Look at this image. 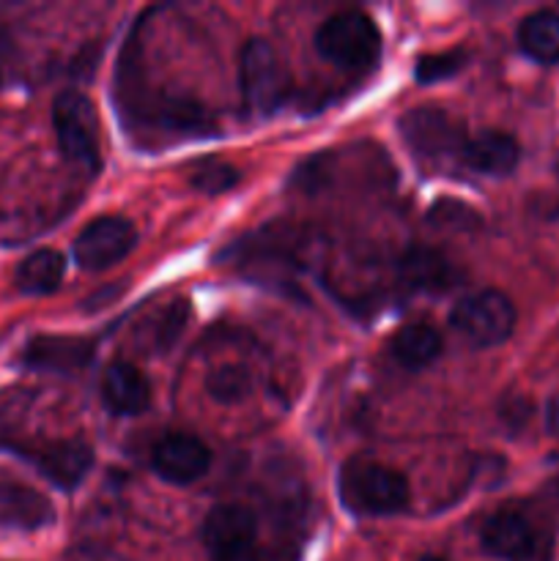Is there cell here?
<instances>
[{
	"label": "cell",
	"instance_id": "obj_14",
	"mask_svg": "<svg viewBox=\"0 0 559 561\" xmlns=\"http://www.w3.org/2000/svg\"><path fill=\"white\" fill-rule=\"evenodd\" d=\"M31 463L47 477L53 485L75 491L93 466V449L85 442H55L33 449Z\"/></svg>",
	"mask_w": 559,
	"mask_h": 561
},
{
	"label": "cell",
	"instance_id": "obj_23",
	"mask_svg": "<svg viewBox=\"0 0 559 561\" xmlns=\"http://www.w3.org/2000/svg\"><path fill=\"white\" fill-rule=\"evenodd\" d=\"M431 222L447 225V228H455V230H464V228H475L477 217L466 206L444 201L431 211Z\"/></svg>",
	"mask_w": 559,
	"mask_h": 561
},
{
	"label": "cell",
	"instance_id": "obj_18",
	"mask_svg": "<svg viewBox=\"0 0 559 561\" xmlns=\"http://www.w3.org/2000/svg\"><path fill=\"white\" fill-rule=\"evenodd\" d=\"M518 44L532 60L554 66L559 64V14L535 11L518 27Z\"/></svg>",
	"mask_w": 559,
	"mask_h": 561
},
{
	"label": "cell",
	"instance_id": "obj_4",
	"mask_svg": "<svg viewBox=\"0 0 559 561\" xmlns=\"http://www.w3.org/2000/svg\"><path fill=\"white\" fill-rule=\"evenodd\" d=\"M53 124L66 159L96 170L102 164L99 115L91 99L80 91H64L53 104Z\"/></svg>",
	"mask_w": 559,
	"mask_h": 561
},
{
	"label": "cell",
	"instance_id": "obj_21",
	"mask_svg": "<svg viewBox=\"0 0 559 561\" xmlns=\"http://www.w3.org/2000/svg\"><path fill=\"white\" fill-rule=\"evenodd\" d=\"M464 66H466L464 49H449V53L425 55V58L417 60V80H420V82L447 80V77L458 75Z\"/></svg>",
	"mask_w": 559,
	"mask_h": 561
},
{
	"label": "cell",
	"instance_id": "obj_5",
	"mask_svg": "<svg viewBox=\"0 0 559 561\" xmlns=\"http://www.w3.org/2000/svg\"><path fill=\"white\" fill-rule=\"evenodd\" d=\"M453 329H458L469 343L480 348L504 343L515 329V305L499 290H480L455 305L449 316Z\"/></svg>",
	"mask_w": 559,
	"mask_h": 561
},
{
	"label": "cell",
	"instance_id": "obj_15",
	"mask_svg": "<svg viewBox=\"0 0 559 561\" xmlns=\"http://www.w3.org/2000/svg\"><path fill=\"white\" fill-rule=\"evenodd\" d=\"M521 159V148L515 137L504 131H482L477 137H466L460 162L475 173L486 175H507L513 173Z\"/></svg>",
	"mask_w": 559,
	"mask_h": 561
},
{
	"label": "cell",
	"instance_id": "obj_8",
	"mask_svg": "<svg viewBox=\"0 0 559 561\" xmlns=\"http://www.w3.org/2000/svg\"><path fill=\"white\" fill-rule=\"evenodd\" d=\"M137 233L129 219L99 217L77 236L75 261L88 272H102L124 261L135 247Z\"/></svg>",
	"mask_w": 559,
	"mask_h": 561
},
{
	"label": "cell",
	"instance_id": "obj_26",
	"mask_svg": "<svg viewBox=\"0 0 559 561\" xmlns=\"http://www.w3.org/2000/svg\"><path fill=\"white\" fill-rule=\"evenodd\" d=\"M417 561H444V559H436V557H422V559H417Z\"/></svg>",
	"mask_w": 559,
	"mask_h": 561
},
{
	"label": "cell",
	"instance_id": "obj_19",
	"mask_svg": "<svg viewBox=\"0 0 559 561\" xmlns=\"http://www.w3.org/2000/svg\"><path fill=\"white\" fill-rule=\"evenodd\" d=\"M66 274V257L55 250H38L27 255L16 268V288L22 294L44 296L58 290Z\"/></svg>",
	"mask_w": 559,
	"mask_h": 561
},
{
	"label": "cell",
	"instance_id": "obj_20",
	"mask_svg": "<svg viewBox=\"0 0 559 561\" xmlns=\"http://www.w3.org/2000/svg\"><path fill=\"white\" fill-rule=\"evenodd\" d=\"M206 392L223 405L241 403V400L252 392V378L244 367L223 365V367H217V370L208 373Z\"/></svg>",
	"mask_w": 559,
	"mask_h": 561
},
{
	"label": "cell",
	"instance_id": "obj_24",
	"mask_svg": "<svg viewBox=\"0 0 559 561\" xmlns=\"http://www.w3.org/2000/svg\"><path fill=\"white\" fill-rule=\"evenodd\" d=\"M11 69H14V44H11L9 33L0 27V85L9 80Z\"/></svg>",
	"mask_w": 559,
	"mask_h": 561
},
{
	"label": "cell",
	"instance_id": "obj_3",
	"mask_svg": "<svg viewBox=\"0 0 559 561\" xmlns=\"http://www.w3.org/2000/svg\"><path fill=\"white\" fill-rule=\"evenodd\" d=\"M239 85L247 110L258 115H269L288 96V71L274 53L272 44L252 38L244 44L239 58Z\"/></svg>",
	"mask_w": 559,
	"mask_h": 561
},
{
	"label": "cell",
	"instance_id": "obj_13",
	"mask_svg": "<svg viewBox=\"0 0 559 561\" xmlns=\"http://www.w3.org/2000/svg\"><path fill=\"white\" fill-rule=\"evenodd\" d=\"M398 274L406 288L420 294H447L460 283V272L449 257L431 247H411L398 263Z\"/></svg>",
	"mask_w": 559,
	"mask_h": 561
},
{
	"label": "cell",
	"instance_id": "obj_2",
	"mask_svg": "<svg viewBox=\"0 0 559 561\" xmlns=\"http://www.w3.org/2000/svg\"><path fill=\"white\" fill-rule=\"evenodd\" d=\"M316 47L332 64L345 69H367L381 55V33L362 11H340L318 27Z\"/></svg>",
	"mask_w": 559,
	"mask_h": 561
},
{
	"label": "cell",
	"instance_id": "obj_11",
	"mask_svg": "<svg viewBox=\"0 0 559 561\" xmlns=\"http://www.w3.org/2000/svg\"><path fill=\"white\" fill-rule=\"evenodd\" d=\"M93 359V343L85 337H60V334H42V337H33L25 345V354L22 362L33 370L42 373H71L82 370V367L91 365Z\"/></svg>",
	"mask_w": 559,
	"mask_h": 561
},
{
	"label": "cell",
	"instance_id": "obj_12",
	"mask_svg": "<svg viewBox=\"0 0 559 561\" xmlns=\"http://www.w3.org/2000/svg\"><path fill=\"white\" fill-rule=\"evenodd\" d=\"M480 542L491 557L502 561H529L535 553L537 537L524 515L502 510L482 524Z\"/></svg>",
	"mask_w": 559,
	"mask_h": 561
},
{
	"label": "cell",
	"instance_id": "obj_1",
	"mask_svg": "<svg viewBox=\"0 0 559 561\" xmlns=\"http://www.w3.org/2000/svg\"><path fill=\"white\" fill-rule=\"evenodd\" d=\"M338 493L345 510L354 515H398L409 507V482L400 471L376 460H351L340 469Z\"/></svg>",
	"mask_w": 559,
	"mask_h": 561
},
{
	"label": "cell",
	"instance_id": "obj_7",
	"mask_svg": "<svg viewBox=\"0 0 559 561\" xmlns=\"http://www.w3.org/2000/svg\"><path fill=\"white\" fill-rule=\"evenodd\" d=\"M464 131V124L442 107H414L400 118L403 140L431 162H444V159L455 157L460 159L466 142Z\"/></svg>",
	"mask_w": 559,
	"mask_h": 561
},
{
	"label": "cell",
	"instance_id": "obj_22",
	"mask_svg": "<svg viewBox=\"0 0 559 561\" xmlns=\"http://www.w3.org/2000/svg\"><path fill=\"white\" fill-rule=\"evenodd\" d=\"M192 181H195V186L201 192L217 195V192H225L228 186H233L239 181V173L233 168H228V164H206V168L192 175Z\"/></svg>",
	"mask_w": 559,
	"mask_h": 561
},
{
	"label": "cell",
	"instance_id": "obj_17",
	"mask_svg": "<svg viewBox=\"0 0 559 561\" xmlns=\"http://www.w3.org/2000/svg\"><path fill=\"white\" fill-rule=\"evenodd\" d=\"M395 362L406 370H422L442 354V334L431 323H409L389 343Z\"/></svg>",
	"mask_w": 559,
	"mask_h": 561
},
{
	"label": "cell",
	"instance_id": "obj_10",
	"mask_svg": "<svg viewBox=\"0 0 559 561\" xmlns=\"http://www.w3.org/2000/svg\"><path fill=\"white\" fill-rule=\"evenodd\" d=\"M55 520V510L47 496L22 485L9 474H0V526L3 529L36 531Z\"/></svg>",
	"mask_w": 559,
	"mask_h": 561
},
{
	"label": "cell",
	"instance_id": "obj_6",
	"mask_svg": "<svg viewBox=\"0 0 559 561\" xmlns=\"http://www.w3.org/2000/svg\"><path fill=\"white\" fill-rule=\"evenodd\" d=\"M203 542L212 561H263L258 548V520L252 510L241 504L214 507L203 524Z\"/></svg>",
	"mask_w": 559,
	"mask_h": 561
},
{
	"label": "cell",
	"instance_id": "obj_16",
	"mask_svg": "<svg viewBox=\"0 0 559 561\" xmlns=\"http://www.w3.org/2000/svg\"><path fill=\"white\" fill-rule=\"evenodd\" d=\"M102 400L115 414L135 416L142 414L151 403V387L137 367L113 362L102 376Z\"/></svg>",
	"mask_w": 559,
	"mask_h": 561
},
{
	"label": "cell",
	"instance_id": "obj_25",
	"mask_svg": "<svg viewBox=\"0 0 559 561\" xmlns=\"http://www.w3.org/2000/svg\"><path fill=\"white\" fill-rule=\"evenodd\" d=\"M546 425H548V431H551L554 436L559 438V394H554L551 403H548V409H546Z\"/></svg>",
	"mask_w": 559,
	"mask_h": 561
},
{
	"label": "cell",
	"instance_id": "obj_9",
	"mask_svg": "<svg viewBox=\"0 0 559 561\" xmlns=\"http://www.w3.org/2000/svg\"><path fill=\"white\" fill-rule=\"evenodd\" d=\"M151 466L170 485H192L212 469V453L201 438L173 433L157 444Z\"/></svg>",
	"mask_w": 559,
	"mask_h": 561
}]
</instances>
